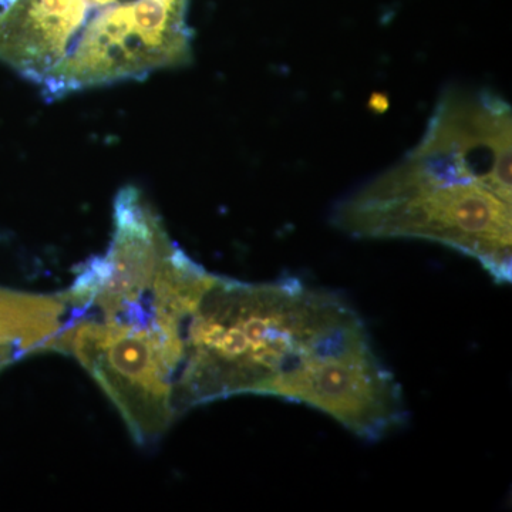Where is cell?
<instances>
[{
    "mask_svg": "<svg viewBox=\"0 0 512 512\" xmlns=\"http://www.w3.org/2000/svg\"><path fill=\"white\" fill-rule=\"evenodd\" d=\"M363 319L339 293L298 278L247 284L208 274L181 326L178 414L237 394H262L295 363Z\"/></svg>",
    "mask_w": 512,
    "mask_h": 512,
    "instance_id": "1",
    "label": "cell"
},
{
    "mask_svg": "<svg viewBox=\"0 0 512 512\" xmlns=\"http://www.w3.org/2000/svg\"><path fill=\"white\" fill-rule=\"evenodd\" d=\"M332 222L350 237L446 245L480 262L497 284L511 282V204L484 185L434 177L412 158L339 202Z\"/></svg>",
    "mask_w": 512,
    "mask_h": 512,
    "instance_id": "2",
    "label": "cell"
},
{
    "mask_svg": "<svg viewBox=\"0 0 512 512\" xmlns=\"http://www.w3.org/2000/svg\"><path fill=\"white\" fill-rule=\"evenodd\" d=\"M188 0H133L92 13L69 55L40 84L60 99L104 84L140 80L191 60Z\"/></svg>",
    "mask_w": 512,
    "mask_h": 512,
    "instance_id": "3",
    "label": "cell"
},
{
    "mask_svg": "<svg viewBox=\"0 0 512 512\" xmlns=\"http://www.w3.org/2000/svg\"><path fill=\"white\" fill-rule=\"evenodd\" d=\"M53 350L82 363L138 443L160 439L177 416L173 393L180 355L154 326L80 316L67 322Z\"/></svg>",
    "mask_w": 512,
    "mask_h": 512,
    "instance_id": "4",
    "label": "cell"
},
{
    "mask_svg": "<svg viewBox=\"0 0 512 512\" xmlns=\"http://www.w3.org/2000/svg\"><path fill=\"white\" fill-rule=\"evenodd\" d=\"M266 396L328 414L370 443L402 429L410 417L402 386L377 355L366 325L303 357L276 377Z\"/></svg>",
    "mask_w": 512,
    "mask_h": 512,
    "instance_id": "5",
    "label": "cell"
},
{
    "mask_svg": "<svg viewBox=\"0 0 512 512\" xmlns=\"http://www.w3.org/2000/svg\"><path fill=\"white\" fill-rule=\"evenodd\" d=\"M175 247L141 191L123 188L114 204L113 238L106 254L83 264L62 292L72 315L147 326L158 272Z\"/></svg>",
    "mask_w": 512,
    "mask_h": 512,
    "instance_id": "6",
    "label": "cell"
},
{
    "mask_svg": "<svg viewBox=\"0 0 512 512\" xmlns=\"http://www.w3.org/2000/svg\"><path fill=\"white\" fill-rule=\"evenodd\" d=\"M410 157L458 183H477L511 204V109L487 92H450Z\"/></svg>",
    "mask_w": 512,
    "mask_h": 512,
    "instance_id": "7",
    "label": "cell"
},
{
    "mask_svg": "<svg viewBox=\"0 0 512 512\" xmlns=\"http://www.w3.org/2000/svg\"><path fill=\"white\" fill-rule=\"evenodd\" d=\"M93 12L90 0H6L0 9V62L42 84L69 55Z\"/></svg>",
    "mask_w": 512,
    "mask_h": 512,
    "instance_id": "8",
    "label": "cell"
},
{
    "mask_svg": "<svg viewBox=\"0 0 512 512\" xmlns=\"http://www.w3.org/2000/svg\"><path fill=\"white\" fill-rule=\"evenodd\" d=\"M72 318L63 293L40 295L0 288V348L19 356L53 350L56 339Z\"/></svg>",
    "mask_w": 512,
    "mask_h": 512,
    "instance_id": "9",
    "label": "cell"
},
{
    "mask_svg": "<svg viewBox=\"0 0 512 512\" xmlns=\"http://www.w3.org/2000/svg\"><path fill=\"white\" fill-rule=\"evenodd\" d=\"M20 357L15 350L8 348H0V370L5 369L6 366L10 365L13 360Z\"/></svg>",
    "mask_w": 512,
    "mask_h": 512,
    "instance_id": "10",
    "label": "cell"
},
{
    "mask_svg": "<svg viewBox=\"0 0 512 512\" xmlns=\"http://www.w3.org/2000/svg\"><path fill=\"white\" fill-rule=\"evenodd\" d=\"M133 2V0H90L94 10L109 8V6L121 5V3Z\"/></svg>",
    "mask_w": 512,
    "mask_h": 512,
    "instance_id": "11",
    "label": "cell"
}]
</instances>
